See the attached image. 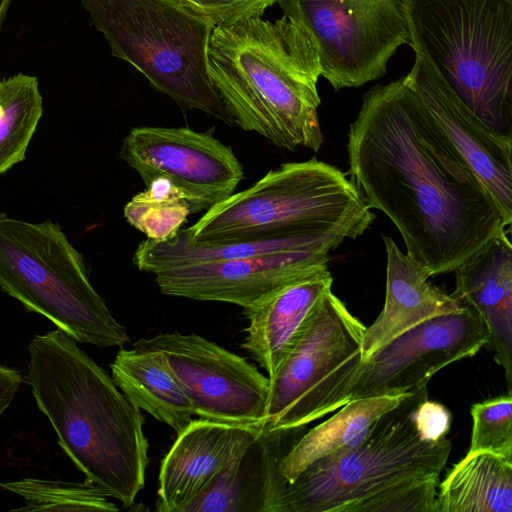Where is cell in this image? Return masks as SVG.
Segmentation results:
<instances>
[{
    "label": "cell",
    "mask_w": 512,
    "mask_h": 512,
    "mask_svg": "<svg viewBox=\"0 0 512 512\" xmlns=\"http://www.w3.org/2000/svg\"><path fill=\"white\" fill-rule=\"evenodd\" d=\"M283 14L313 38L321 76L335 91L384 76L396 50L410 44L404 0H278Z\"/></svg>",
    "instance_id": "obj_10"
},
{
    "label": "cell",
    "mask_w": 512,
    "mask_h": 512,
    "mask_svg": "<svg viewBox=\"0 0 512 512\" xmlns=\"http://www.w3.org/2000/svg\"><path fill=\"white\" fill-rule=\"evenodd\" d=\"M407 393L350 400L332 417L307 430L280 463V473L292 482L315 461L360 444L374 422Z\"/></svg>",
    "instance_id": "obj_23"
},
{
    "label": "cell",
    "mask_w": 512,
    "mask_h": 512,
    "mask_svg": "<svg viewBox=\"0 0 512 512\" xmlns=\"http://www.w3.org/2000/svg\"><path fill=\"white\" fill-rule=\"evenodd\" d=\"M328 249L275 252L255 257L207 261L157 272L163 294L197 301L250 307L289 281L327 265Z\"/></svg>",
    "instance_id": "obj_15"
},
{
    "label": "cell",
    "mask_w": 512,
    "mask_h": 512,
    "mask_svg": "<svg viewBox=\"0 0 512 512\" xmlns=\"http://www.w3.org/2000/svg\"><path fill=\"white\" fill-rule=\"evenodd\" d=\"M110 368L111 377L123 394L139 409L173 428L176 434L193 420L192 404L159 350L122 348Z\"/></svg>",
    "instance_id": "obj_22"
},
{
    "label": "cell",
    "mask_w": 512,
    "mask_h": 512,
    "mask_svg": "<svg viewBox=\"0 0 512 512\" xmlns=\"http://www.w3.org/2000/svg\"><path fill=\"white\" fill-rule=\"evenodd\" d=\"M12 0H0V29Z\"/></svg>",
    "instance_id": "obj_32"
},
{
    "label": "cell",
    "mask_w": 512,
    "mask_h": 512,
    "mask_svg": "<svg viewBox=\"0 0 512 512\" xmlns=\"http://www.w3.org/2000/svg\"><path fill=\"white\" fill-rule=\"evenodd\" d=\"M120 157L145 186L157 178L168 180L191 213L206 211L232 195L244 176L230 146L188 127H134L122 142Z\"/></svg>",
    "instance_id": "obj_12"
},
{
    "label": "cell",
    "mask_w": 512,
    "mask_h": 512,
    "mask_svg": "<svg viewBox=\"0 0 512 512\" xmlns=\"http://www.w3.org/2000/svg\"><path fill=\"white\" fill-rule=\"evenodd\" d=\"M455 291L488 332L487 345L512 383V245L506 230L494 236L455 270Z\"/></svg>",
    "instance_id": "obj_19"
},
{
    "label": "cell",
    "mask_w": 512,
    "mask_h": 512,
    "mask_svg": "<svg viewBox=\"0 0 512 512\" xmlns=\"http://www.w3.org/2000/svg\"><path fill=\"white\" fill-rule=\"evenodd\" d=\"M306 431L263 430L179 512H278L287 483L280 463Z\"/></svg>",
    "instance_id": "obj_17"
},
{
    "label": "cell",
    "mask_w": 512,
    "mask_h": 512,
    "mask_svg": "<svg viewBox=\"0 0 512 512\" xmlns=\"http://www.w3.org/2000/svg\"><path fill=\"white\" fill-rule=\"evenodd\" d=\"M207 69L234 124L289 151L320 150V60L299 21L283 14L214 26Z\"/></svg>",
    "instance_id": "obj_3"
},
{
    "label": "cell",
    "mask_w": 512,
    "mask_h": 512,
    "mask_svg": "<svg viewBox=\"0 0 512 512\" xmlns=\"http://www.w3.org/2000/svg\"><path fill=\"white\" fill-rule=\"evenodd\" d=\"M133 346L159 350L199 418L260 424L266 413L269 377L254 365L197 334L159 333Z\"/></svg>",
    "instance_id": "obj_11"
},
{
    "label": "cell",
    "mask_w": 512,
    "mask_h": 512,
    "mask_svg": "<svg viewBox=\"0 0 512 512\" xmlns=\"http://www.w3.org/2000/svg\"><path fill=\"white\" fill-rule=\"evenodd\" d=\"M23 377L14 368L0 364V418L17 394Z\"/></svg>",
    "instance_id": "obj_31"
},
{
    "label": "cell",
    "mask_w": 512,
    "mask_h": 512,
    "mask_svg": "<svg viewBox=\"0 0 512 512\" xmlns=\"http://www.w3.org/2000/svg\"><path fill=\"white\" fill-rule=\"evenodd\" d=\"M262 431L260 424L193 419L161 462L156 510L179 512Z\"/></svg>",
    "instance_id": "obj_16"
},
{
    "label": "cell",
    "mask_w": 512,
    "mask_h": 512,
    "mask_svg": "<svg viewBox=\"0 0 512 512\" xmlns=\"http://www.w3.org/2000/svg\"><path fill=\"white\" fill-rule=\"evenodd\" d=\"M347 137L352 181L430 276L453 272L508 227L404 76L363 95Z\"/></svg>",
    "instance_id": "obj_1"
},
{
    "label": "cell",
    "mask_w": 512,
    "mask_h": 512,
    "mask_svg": "<svg viewBox=\"0 0 512 512\" xmlns=\"http://www.w3.org/2000/svg\"><path fill=\"white\" fill-rule=\"evenodd\" d=\"M427 387L408 392L347 451L323 457L285 485L278 512H438L447 437L433 441L415 417Z\"/></svg>",
    "instance_id": "obj_4"
},
{
    "label": "cell",
    "mask_w": 512,
    "mask_h": 512,
    "mask_svg": "<svg viewBox=\"0 0 512 512\" xmlns=\"http://www.w3.org/2000/svg\"><path fill=\"white\" fill-rule=\"evenodd\" d=\"M42 112L35 76L18 73L0 80V175L25 159Z\"/></svg>",
    "instance_id": "obj_25"
},
{
    "label": "cell",
    "mask_w": 512,
    "mask_h": 512,
    "mask_svg": "<svg viewBox=\"0 0 512 512\" xmlns=\"http://www.w3.org/2000/svg\"><path fill=\"white\" fill-rule=\"evenodd\" d=\"M365 329L345 303L328 291L294 348L269 378L262 430L307 426L348 403L363 362Z\"/></svg>",
    "instance_id": "obj_9"
},
{
    "label": "cell",
    "mask_w": 512,
    "mask_h": 512,
    "mask_svg": "<svg viewBox=\"0 0 512 512\" xmlns=\"http://www.w3.org/2000/svg\"><path fill=\"white\" fill-rule=\"evenodd\" d=\"M327 265L314 268L279 287L260 302L243 308L248 320L242 347L271 378L309 325L331 290Z\"/></svg>",
    "instance_id": "obj_18"
},
{
    "label": "cell",
    "mask_w": 512,
    "mask_h": 512,
    "mask_svg": "<svg viewBox=\"0 0 512 512\" xmlns=\"http://www.w3.org/2000/svg\"><path fill=\"white\" fill-rule=\"evenodd\" d=\"M415 59L406 83L417 93L442 133L494 198L507 226L512 223V136L488 127L458 97L425 55Z\"/></svg>",
    "instance_id": "obj_14"
},
{
    "label": "cell",
    "mask_w": 512,
    "mask_h": 512,
    "mask_svg": "<svg viewBox=\"0 0 512 512\" xmlns=\"http://www.w3.org/2000/svg\"><path fill=\"white\" fill-rule=\"evenodd\" d=\"M422 434L433 441L447 437L451 427V414L442 404L424 399L415 412Z\"/></svg>",
    "instance_id": "obj_30"
},
{
    "label": "cell",
    "mask_w": 512,
    "mask_h": 512,
    "mask_svg": "<svg viewBox=\"0 0 512 512\" xmlns=\"http://www.w3.org/2000/svg\"><path fill=\"white\" fill-rule=\"evenodd\" d=\"M438 488V512H512V461L489 452L466 454Z\"/></svg>",
    "instance_id": "obj_24"
},
{
    "label": "cell",
    "mask_w": 512,
    "mask_h": 512,
    "mask_svg": "<svg viewBox=\"0 0 512 512\" xmlns=\"http://www.w3.org/2000/svg\"><path fill=\"white\" fill-rule=\"evenodd\" d=\"M111 54L141 72L183 109L234 124L211 83L207 47L213 22L182 0H80Z\"/></svg>",
    "instance_id": "obj_7"
},
{
    "label": "cell",
    "mask_w": 512,
    "mask_h": 512,
    "mask_svg": "<svg viewBox=\"0 0 512 512\" xmlns=\"http://www.w3.org/2000/svg\"><path fill=\"white\" fill-rule=\"evenodd\" d=\"M387 254L386 297L375 321L366 327L361 355L364 361L388 341L431 317L456 311L462 303L428 281V270L391 237L383 236Z\"/></svg>",
    "instance_id": "obj_20"
},
{
    "label": "cell",
    "mask_w": 512,
    "mask_h": 512,
    "mask_svg": "<svg viewBox=\"0 0 512 512\" xmlns=\"http://www.w3.org/2000/svg\"><path fill=\"white\" fill-rule=\"evenodd\" d=\"M347 237L341 233H312L284 238L229 242L191 243L180 229L164 241L145 239L133 255V264L142 272H157L185 264L255 257L275 252L328 249L335 250Z\"/></svg>",
    "instance_id": "obj_21"
},
{
    "label": "cell",
    "mask_w": 512,
    "mask_h": 512,
    "mask_svg": "<svg viewBox=\"0 0 512 512\" xmlns=\"http://www.w3.org/2000/svg\"><path fill=\"white\" fill-rule=\"evenodd\" d=\"M0 487L21 496L25 505L11 511L115 512L119 508L97 484L24 478L0 483Z\"/></svg>",
    "instance_id": "obj_26"
},
{
    "label": "cell",
    "mask_w": 512,
    "mask_h": 512,
    "mask_svg": "<svg viewBox=\"0 0 512 512\" xmlns=\"http://www.w3.org/2000/svg\"><path fill=\"white\" fill-rule=\"evenodd\" d=\"M0 288L77 343L121 347L129 342L58 223H31L0 212Z\"/></svg>",
    "instance_id": "obj_8"
},
{
    "label": "cell",
    "mask_w": 512,
    "mask_h": 512,
    "mask_svg": "<svg viewBox=\"0 0 512 512\" xmlns=\"http://www.w3.org/2000/svg\"><path fill=\"white\" fill-rule=\"evenodd\" d=\"M487 342L484 323L467 305L431 317L397 335L362 362L351 400L427 387L438 371L474 356Z\"/></svg>",
    "instance_id": "obj_13"
},
{
    "label": "cell",
    "mask_w": 512,
    "mask_h": 512,
    "mask_svg": "<svg viewBox=\"0 0 512 512\" xmlns=\"http://www.w3.org/2000/svg\"><path fill=\"white\" fill-rule=\"evenodd\" d=\"M374 218L344 172L313 158L268 171L252 186L210 207L183 231L194 244L312 233H341L355 239Z\"/></svg>",
    "instance_id": "obj_5"
},
{
    "label": "cell",
    "mask_w": 512,
    "mask_h": 512,
    "mask_svg": "<svg viewBox=\"0 0 512 512\" xmlns=\"http://www.w3.org/2000/svg\"><path fill=\"white\" fill-rule=\"evenodd\" d=\"M123 214L147 239L164 241L175 235L192 213L182 194L168 180L157 178L128 201Z\"/></svg>",
    "instance_id": "obj_27"
},
{
    "label": "cell",
    "mask_w": 512,
    "mask_h": 512,
    "mask_svg": "<svg viewBox=\"0 0 512 512\" xmlns=\"http://www.w3.org/2000/svg\"><path fill=\"white\" fill-rule=\"evenodd\" d=\"M472 434L467 454L489 452L512 461V396L487 399L471 406Z\"/></svg>",
    "instance_id": "obj_28"
},
{
    "label": "cell",
    "mask_w": 512,
    "mask_h": 512,
    "mask_svg": "<svg viewBox=\"0 0 512 512\" xmlns=\"http://www.w3.org/2000/svg\"><path fill=\"white\" fill-rule=\"evenodd\" d=\"M28 352L23 381L58 444L86 479L131 507L149 464L140 409L60 329L36 335Z\"/></svg>",
    "instance_id": "obj_2"
},
{
    "label": "cell",
    "mask_w": 512,
    "mask_h": 512,
    "mask_svg": "<svg viewBox=\"0 0 512 512\" xmlns=\"http://www.w3.org/2000/svg\"><path fill=\"white\" fill-rule=\"evenodd\" d=\"M410 44L488 127L512 136V0H404Z\"/></svg>",
    "instance_id": "obj_6"
},
{
    "label": "cell",
    "mask_w": 512,
    "mask_h": 512,
    "mask_svg": "<svg viewBox=\"0 0 512 512\" xmlns=\"http://www.w3.org/2000/svg\"><path fill=\"white\" fill-rule=\"evenodd\" d=\"M209 18L215 26L262 17L278 0H182Z\"/></svg>",
    "instance_id": "obj_29"
}]
</instances>
